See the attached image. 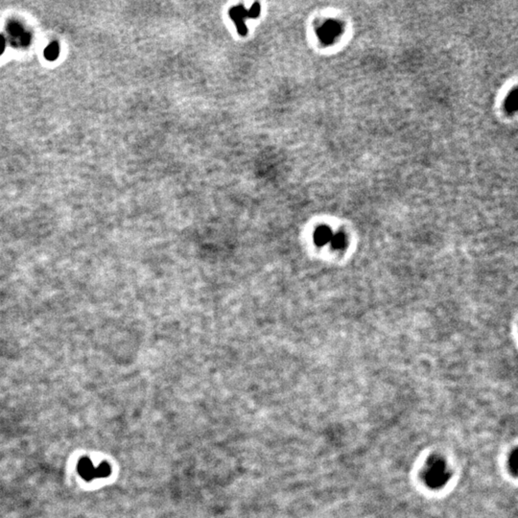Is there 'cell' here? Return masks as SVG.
<instances>
[{
  "label": "cell",
  "mask_w": 518,
  "mask_h": 518,
  "mask_svg": "<svg viewBox=\"0 0 518 518\" xmlns=\"http://www.w3.org/2000/svg\"><path fill=\"white\" fill-rule=\"evenodd\" d=\"M112 469L108 462H102L96 467V478H107L111 475Z\"/></svg>",
  "instance_id": "3"
},
{
  "label": "cell",
  "mask_w": 518,
  "mask_h": 518,
  "mask_svg": "<svg viewBox=\"0 0 518 518\" xmlns=\"http://www.w3.org/2000/svg\"><path fill=\"white\" fill-rule=\"evenodd\" d=\"M59 55V48L56 44L49 45V47L45 51V56L49 60H54Z\"/></svg>",
  "instance_id": "4"
},
{
  "label": "cell",
  "mask_w": 518,
  "mask_h": 518,
  "mask_svg": "<svg viewBox=\"0 0 518 518\" xmlns=\"http://www.w3.org/2000/svg\"><path fill=\"white\" fill-rule=\"evenodd\" d=\"M78 472L83 479L86 481H91L96 478V468L93 466L92 461L87 457H83L80 459L77 466Z\"/></svg>",
  "instance_id": "2"
},
{
  "label": "cell",
  "mask_w": 518,
  "mask_h": 518,
  "mask_svg": "<svg viewBox=\"0 0 518 518\" xmlns=\"http://www.w3.org/2000/svg\"><path fill=\"white\" fill-rule=\"evenodd\" d=\"M260 12V6L258 3H256L250 11H247L244 9V7H234L230 10V18L233 20V21L236 23L238 32L241 35H245L247 32V29L245 26L244 20L245 19H251V18H257L259 17Z\"/></svg>",
  "instance_id": "1"
}]
</instances>
